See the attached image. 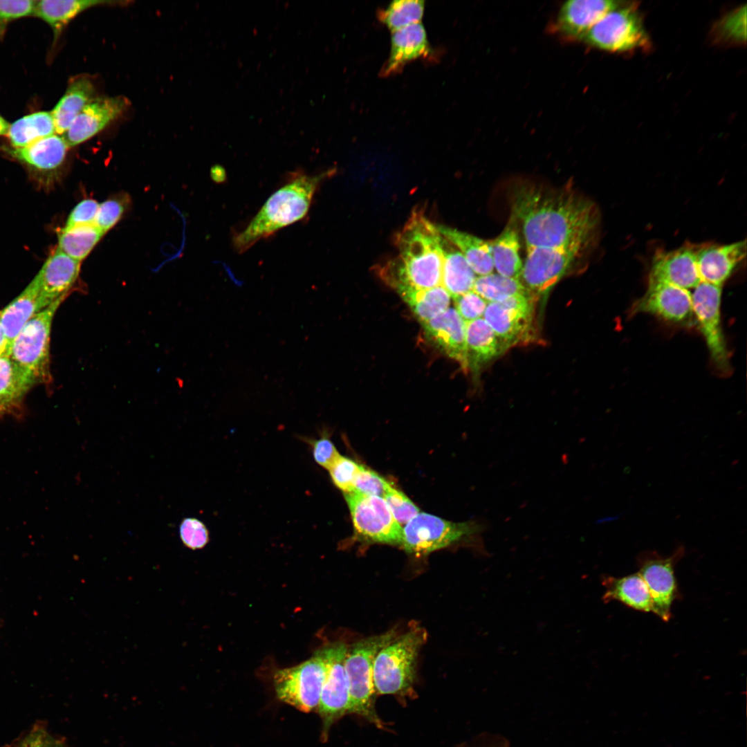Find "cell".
<instances>
[{
    "mask_svg": "<svg viewBox=\"0 0 747 747\" xmlns=\"http://www.w3.org/2000/svg\"><path fill=\"white\" fill-rule=\"evenodd\" d=\"M8 342L4 333V331L1 324V310H0V354H2L8 351Z\"/></svg>",
    "mask_w": 747,
    "mask_h": 747,
    "instance_id": "48",
    "label": "cell"
},
{
    "mask_svg": "<svg viewBox=\"0 0 747 747\" xmlns=\"http://www.w3.org/2000/svg\"><path fill=\"white\" fill-rule=\"evenodd\" d=\"M468 366L474 369L496 358L504 349L483 318L465 322Z\"/></svg>",
    "mask_w": 747,
    "mask_h": 747,
    "instance_id": "29",
    "label": "cell"
},
{
    "mask_svg": "<svg viewBox=\"0 0 747 747\" xmlns=\"http://www.w3.org/2000/svg\"><path fill=\"white\" fill-rule=\"evenodd\" d=\"M427 335L461 367L469 368L465 339V322L455 308L444 312L421 324Z\"/></svg>",
    "mask_w": 747,
    "mask_h": 747,
    "instance_id": "19",
    "label": "cell"
},
{
    "mask_svg": "<svg viewBox=\"0 0 747 747\" xmlns=\"http://www.w3.org/2000/svg\"><path fill=\"white\" fill-rule=\"evenodd\" d=\"M432 52L425 27L421 22L392 32L389 56L380 71V75L398 73L409 62L431 56Z\"/></svg>",
    "mask_w": 747,
    "mask_h": 747,
    "instance_id": "21",
    "label": "cell"
},
{
    "mask_svg": "<svg viewBox=\"0 0 747 747\" xmlns=\"http://www.w3.org/2000/svg\"><path fill=\"white\" fill-rule=\"evenodd\" d=\"M179 536L183 544L192 550L203 548L210 540L207 527L194 517H186L181 521Z\"/></svg>",
    "mask_w": 747,
    "mask_h": 747,
    "instance_id": "41",
    "label": "cell"
},
{
    "mask_svg": "<svg viewBox=\"0 0 747 747\" xmlns=\"http://www.w3.org/2000/svg\"><path fill=\"white\" fill-rule=\"evenodd\" d=\"M357 535L367 542L401 544L403 528L385 499L358 492L344 493Z\"/></svg>",
    "mask_w": 747,
    "mask_h": 747,
    "instance_id": "11",
    "label": "cell"
},
{
    "mask_svg": "<svg viewBox=\"0 0 747 747\" xmlns=\"http://www.w3.org/2000/svg\"><path fill=\"white\" fill-rule=\"evenodd\" d=\"M129 106L123 96L96 97L73 120L62 135L69 148L97 135L120 118Z\"/></svg>",
    "mask_w": 747,
    "mask_h": 747,
    "instance_id": "16",
    "label": "cell"
},
{
    "mask_svg": "<svg viewBox=\"0 0 747 747\" xmlns=\"http://www.w3.org/2000/svg\"><path fill=\"white\" fill-rule=\"evenodd\" d=\"M334 172L331 169L312 175L293 173L270 195L246 228L233 236L235 250L243 253L258 241L303 219L308 213L320 185Z\"/></svg>",
    "mask_w": 747,
    "mask_h": 747,
    "instance_id": "3",
    "label": "cell"
},
{
    "mask_svg": "<svg viewBox=\"0 0 747 747\" xmlns=\"http://www.w3.org/2000/svg\"><path fill=\"white\" fill-rule=\"evenodd\" d=\"M396 290L421 324L444 312L450 303L451 296L442 286L425 290L400 287Z\"/></svg>",
    "mask_w": 747,
    "mask_h": 747,
    "instance_id": "32",
    "label": "cell"
},
{
    "mask_svg": "<svg viewBox=\"0 0 747 747\" xmlns=\"http://www.w3.org/2000/svg\"><path fill=\"white\" fill-rule=\"evenodd\" d=\"M362 465L353 460L340 456L329 470L333 483L344 493L354 492V484Z\"/></svg>",
    "mask_w": 747,
    "mask_h": 747,
    "instance_id": "40",
    "label": "cell"
},
{
    "mask_svg": "<svg viewBox=\"0 0 747 747\" xmlns=\"http://www.w3.org/2000/svg\"><path fill=\"white\" fill-rule=\"evenodd\" d=\"M426 637L425 630L416 627L397 636L378 653L373 669L377 694H398L409 691L414 681L418 652Z\"/></svg>",
    "mask_w": 747,
    "mask_h": 747,
    "instance_id": "5",
    "label": "cell"
},
{
    "mask_svg": "<svg viewBox=\"0 0 747 747\" xmlns=\"http://www.w3.org/2000/svg\"><path fill=\"white\" fill-rule=\"evenodd\" d=\"M347 648L344 643L322 648L326 673L317 710L322 719L325 735L334 721L349 712V690L344 667Z\"/></svg>",
    "mask_w": 747,
    "mask_h": 747,
    "instance_id": "14",
    "label": "cell"
},
{
    "mask_svg": "<svg viewBox=\"0 0 747 747\" xmlns=\"http://www.w3.org/2000/svg\"><path fill=\"white\" fill-rule=\"evenodd\" d=\"M440 247L442 254L441 282L444 288L452 298L472 290L477 277L464 256L441 234Z\"/></svg>",
    "mask_w": 747,
    "mask_h": 747,
    "instance_id": "26",
    "label": "cell"
},
{
    "mask_svg": "<svg viewBox=\"0 0 747 747\" xmlns=\"http://www.w3.org/2000/svg\"><path fill=\"white\" fill-rule=\"evenodd\" d=\"M326 673L322 648L306 661L278 670L273 676L277 696L282 701L299 710H317Z\"/></svg>",
    "mask_w": 747,
    "mask_h": 747,
    "instance_id": "9",
    "label": "cell"
},
{
    "mask_svg": "<svg viewBox=\"0 0 747 747\" xmlns=\"http://www.w3.org/2000/svg\"><path fill=\"white\" fill-rule=\"evenodd\" d=\"M94 81L86 75L72 77L66 90L53 109L56 133L62 135L81 111L95 98Z\"/></svg>",
    "mask_w": 747,
    "mask_h": 747,
    "instance_id": "25",
    "label": "cell"
},
{
    "mask_svg": "<svg viewBox=\"0 0 747 747\" xmlns=\"http://www.w3.org/2000/svg\"><path fill=\"white\" fill-rule=\"evenodd\" d=\"M440 237L437 225L421 210L414 211L396 237L398 255L384 266L383 277L396 289L425 290L440 286Z\"/></svg>",
    "mask_w": 747,
    "mask_h": 747,
    "instance_id": "2",
    "label": "cell"
},
{
    "mask_svg": "<svg viewBox=\"0 0 747 747\" xmlns=\"http://www.w3.org/2000/svg\"><path fill=\"white\" fill-rule=\"evenodd\" d=\"M456 311L465 322L483 316L488 302L472 290L454 298Z\"/></svg>",
    "mask_w": 747,
    "mask_h": 747,
    "instance_id": "43",
    "label": "cell"
},
{
    "mask_svg": "<svg viewBox=\"0 0 747 747\" xmlns=\"http://www.w3.org/2000/svg\"><path fill=\"white\" fill-rule=\"evenodd\" d=\"M674 323H688L694 315L692 292L662 282H648L647 291L632 308Z\"/></svg>",
    "mask_w": 747,
    "mask_h": 747,
    "instance_id": "17",
    "label": "cell"
},
{
    "mask_svg": "<svg viewBox=\"0 0 747 747\" xmlns=\"http://www.w3.org/2000/svg\"><path fill=\"white\" fill-rule=\"evenodd\" d=\"M383 499L394 518L400 526L405 525L420 513L419 508L409 498L392 486L387 489Z\"/></svg>",
    "mask_w": 747,
    "mask_h": 747,
    "instance_id": "39",
    "label": "cell"
},
{
    "mask_svg": "<svg viewBox=\"0 0 747 747\" xmlns=\"http://www.w3.org/2000/svg\"><path fill=\"white\" fill-rule=\"evenodd\" d=\"M10 124L1 116H0V136H7Z\"/></svg>",
    "mask_w": 747,
    "mask_h": 747,
    "instance_id": "49",
    "label": "cell"
},
{
    "mask_svg": "<svg viewBox=\"0 0 747 747\" xmlns=\"http://www.w3.org/2000/svg\"><path fill=\"white\" fill-rule=\"evenodd\" d=\"M511 206L526 247L555 248L593 238L599 223L596 205L570 190L520 185L513 193Z\"/></svg>",
    "mask_w": 747,
    "mask_h": 747,
    "instance_id": "1",
    "label": "cell"
},
{
    "mask_svg": "<svg viewBox=\"0 0 747 747\" xmlns=\"http://www.w3.org/2000/svg\"><path fill=\"white\" fill-rule=\"evenodd\" d=\"M16 747H64L60 742L42 729L32 730Z\"/></svg>",
    "mask_w": 747,
    "mask_h": 747,
    "instance_id": "47",
    "label": "cell"
},
{
    "mask_svg": "<svg viewBox=\"0 0 747 747\" xmlns=\"http://www.w3.org/2000/svg\"><path fill=\"white\" fill-rule=\"evenodd\" d=\"M684 553V547L680 546L668 557L652 551H644L637 557L638 573L652 598V612L664 621L670 619L672 605L679 597L674 566Z\"/></svg>",
    "mask_w": 747,
    "mask_h": 747,
    "instance_id": "13",
    "label": "cell"
},
{
    "mask_svg": "<svg viewBox=\"0 0 747 747\" xmlns=\"http://www.w3.org/2000/svg\"><path fill=\"white\" fill-rule=\"evenodd\" d=\"M534 306L531 294L488 302L483 319L504 349L527 339L531 331Z\"/></svg>",
    "mask_w": 747,
    "mask_h": 747,
    "instance_id": "15",
    "label": "cell"
},
{
    "mask_svg": "<svg viewBox=\"0 0 747 747\" xmlns=\"http://www.w3.org/2000/svg\"><path fill=\"white\" fill-rule=\"evenodd\" d=\"M103 0H42L36 1L33 15L48 24L55 35L84 10L97 6L121 3Z\"/></svg>",
    "mask_w": 747,
    "mask_h": 747,
    "instance_id": "30",
    "label": "cell"
},
{
    "mask_svg": "<svg viewBox=\"0 0 747 747\" xmlns=\"http://www.w3.org/2000/svg\"><path fill=\"white\" fill-rule=\"evenodd\" d=\"M35 3L33 0H0V37L9 22L33 15Z\"/></svg>",
    "mask_w": 747,
    "mask_h": 747,
    "instance_id": "44",
    "label": "cell"
},
{
    "mask_svg": "<svg viewBox=\"0 0 747 747\" xmlns=\"http://www.w3.org/2000/svg\"><path fill=\"white\" fill-rule=\"evenodd\" d=\"M425 10L421 0H394L377 12L378 19L391 32L421 22Z\"/></svg>",
    "mask_w": 747,
    "mask_h": 747,
    "instance_id": "36",
    "label": "cell"
},
{
    "mask_svg": "<svg viewBox=\"0 0 747 747\" xmlns=\"http://www.w3.org/2000/svg\"><path fill=\"white\" fill-rule=\"evenodd\" d=\"M55 133V125L51 112L37 111L12 123L6 136L12 147L21 148Z\"/></svg>",
    "mask_w": 747,
    "mask_h": 747,
    "instance_id": "33",
    "label": "cell"
},
{
    "mask_svg": "<svg viewBox=\"0 0 747 747\" xmlns=\"http://www.w3.org/2000/svg\"><path fill=\"white\" fill-rule=\"evenodd\" d=\"M622 1L608 0H569L561 7L555 27L570 39H582L602 16Z\"/></svg>",
    "mask_w": 747,
    "mask_h": 747,
    "instance_id": "22",
    "label": "cell"
},
{
    "mask_svg": "<svg viewBox=\"0 0 747 747\" xmlns=\"http://www.w3.org/2000/svg\"><path fill=\"white\" fill-rule=\"evenodd\" d=\"M391 484L376 472L361 466L354 484V492L383 498Z\"/></svg>",
    "mask_w": 747,
    "mask_h": 747,
    "instance_id": "42",
    "label": "cell"
},
{
    "mask_svg": "<svg viewBox=\"0 0 747 747\" xmlns=\"http://www.w3.org/2000/svg\"><path fill=\"white\" fill-rule=\"evenodd\" d=\"M472 290L487 302H498L515 295L531 294L519 279L493 273L477 277Z\"/></svg>",
    "mask_w": 747,
    "mask_h": 747,
    "instance_id": "35",
    "label": "cell"
},
{
    "mask_svg": "<svg viewBox=\"0 0 747 747\" xmlns=\"http://www.w3.org/2000/svg\"><path fill=\"white\" fill-rule=\"evenodd\" d=\"M35 384L8 352L0 354V421L7 416L24 418L25 397Z\"/></svg>",
    "mask_w": 747,
    "mask_h": 747,
    "instance_id": "20",
    "label": "cell"
},
{
    "mask_svg": "<svg viewBox=\"0 0 747 747\" xmlns=\"http://www.w3.org/2000/svg\"><path fill=\"white\" fill-rule=\"evenodd\" d=\"M396 637L393 629L361 640L347 648L344 658L349 690L348 713L361 716L379 728L382 723L375 709L374 663L378 653Z\"/></svg>",
    "mask_w": 747,
    "mask_h": 747,
    "instance_id": "4",
    "label": "cell"
},
{
    "mask_svg": "<svg viewBox=\"0 0 747 747\" xmlns=\"http://www.w3.org/2000/svg\"><path fill=\"white\" fill-rule=\"evenodd\" d=\"M721 286L701 282L692 292L694 315L710 358L721 372L730 371V358L721 324Z\"/></svg>",
    "mask_w": 747,
    "mask_h": 747,
    "instance_id": "12",
    "label": "cell"
},
{
    "mask_svg": "<svg viewBox=\"0 0 747 747\" xmlns=\"http://www.w3.org/2000/svg\"><path fill=\"white\" fill-rule=\"evenodd\" d=\"M438 229L460 250L475 274L482 276L493 273L490 241L450 227L440 225Z\"/></svg>",
    "mask_w": 747,
    "mask_h": 747,
    "instance_id": "31",
    "label": "cell"
},
{
    "mask_svg": "<svg viewBox=\"0 0 747 747\" xmlns=\"http://www.w3.org/2000/svg\"><path fill=\"white\" fill-rule=\"evenodd\" d=\"M44 308L40 280L37 274L19 295L1 310V324L8 348L24 325Z\"/></svg>",
    "mask_w": 747,
    "mask_h": 747,
    "instance_id": "23",
    "label": "cell"
},
{
    "mask_svg": "<svg viewBox=\"0 0 747 747\" xmlns=\"http://www.w3.org/2000/svg\"><path fill=\"white\" fill-rule=\"evenodd\" d=\"M602 584L605 588L602 596L605 603L618 600L634 609L652 612L649 589L638 572L622 578L603 575Z\"/></svg>",
    "mask_w": 747,
    "mask_h": 747,
    "instance_id": "27",
    "label": "cell"
},
{
    "mask_svg": "<svg viewBox=\"0 0 747 747\" xmlns=\"http://www.w3.org/2000/svg\"><path fill=\"white\" fill-rule=\"evenodd\" d=\"M746 6L729 13L714 28L715 39L727 43L745 44Z\"/></svg>",
    "mask_w": 747,
    "mask_h": 747,
    "instance_id": "37",
    "label": "cell"
},
{
    "mask_svg": "<svg viewBox=\"0 0 747 747\" xmlns=\"http://www.w3.org/2000/svg\"><path fill=\"white\" fill-rule=\"evenodd\" d=\"M80 265L81 262L57 248L48 257L37 273L44 308L59 299H66L79 277Z\"/></svg>",
    "mask_w": 747,
    "mask_h": 747,
    "instance_id": "18",
    "label": "cell"
},
{
    "mask_svg": "<svg viewBox=\"0 0 747 747\" xmlns=\"http://www.w3.org/2000/svg\"><path fill=\"white\" fill-rule=\"evenodd\" d=\"M98 207L99 203L94 199H86L81 201L71 212L64 228L94 224Z\"/></svg>",
    "mask_w": 747,
    "mask_h": 747,
    "instance_id": "46",
    "label": "cell"
},
{
    "mask_svg": "<svg viewBox=\"0 0 747 747\" xmlns=\"http://www.w3.org/2000/svg\"><path fill=\"white\" fill-rule=\"evenodd\" d=\"M483 530L475 521L453 522L418 513L403 528L401 545L408 553L422 556L462 541L481 542Z\"/></svg>",
    "mask_w": 747,
    "mask_h": 747,
    "instance_id": "7",
    "label": "cell"
},
{
    "mask_svg": "<svg viewBox=\"0 0 747 747\" xmlns=\"http://www.w3.org/2000/svg\"><path fill=\"white\" fill-rule=\"evenodd\" d=\"M69 149L62 135L55 133L21 148H6L17 160L39 171H53L64 163Z\"/></svg>",
    "mask_w": 747,
    "mask_h": 747,
    "instance_id": "24",
    "label": "cell"
},
{
    "mask_svg": "<svg viewBox=\"0 0 747 747\" xmlns=\"http://www.w3.org/2000/svg\"><path fill=\"white\" fill-rule=\"evenodd\" d=\"M518 224L511 216L502 232L490 241L494 270L505 277L519 279L523 264L519 256Z\"/></svg>",
    "mask_w": 747,
    "mask_h": 747,
    "instance_id": "28",
    "label": "cell"
},
{
    "mask_svg": "<svg viewBox=\"0 0 747 747\" xmlns=\"http://www.w3.org/2000/svg\"><path fill=\"white\" fill-rule=\"evenodd\" d=\"M127 205L128 199L124 196L103 201L99 204L94 225L104 234L120 221Z\"/></svg>",
    "mask_w": 747,
    "mask_h": 747,
    "instance_id": "38",
    "label": "cell"
},
{
    "mask_svg": "<svg viewBox=\"0 0 747 747\" xmlns=\"http://www.w3.org/2000/svg\"><path fill=\"white\" fill-rule=\"evenodd\" d=\"M62 298L35 314L11 342L8 353L36 384L50 386V340L54 315Z\"/></svg>",
    "mask_w": 747,
    "mask_h": 747,
    "instance_id": "6",
    "label": "cell"
},
{
    "mask_svg": "<svg viewBox=\"0 0 747 747\" xmlns=\"http://www.w3.org/2000/svg\"><path fill=\"white\" fill-rule=\"evenodd\" d=\"M585 237L559 247H526V257L521 277L530 291L544 294L564 276L574 261L591 243Z\"/></svg>",
    "mask_w": 747,
    "mask_h": 747,
    "instance_id": "10",
    "label": "cell"
},
{
    "mask_svg": "<svg viewBox=\"0 0 747 747\" xmlns=\"http://www.w3.org/2000/svg\"><path fill=\"white\" fill-rule=\"evenodd\" d=\"M304 439L311 445L313 456L316 463L327 470H329L341 456L326 434H322L318 439Z\"/></svg>",
    "mask_w": 747,
    "mask_h": 747,
    "instance_id": "45",
    "label": "cell"
},
{
    "mask_svg": "<svg viewBox=\"0 0 747 747\" xmlns=\"http://www.w3.org/2000/svg\"><path fill=\"white\" fill-rule=\"evenodd\" d=\"M104 234L94 225L63 228L59 232L57 249L81 262L91 252Z\"/></svg>",
    "mask_w": 747,
    "mask_h": 747,
    "instance_id": "34",
    "label": "cell"
},
{
    "mask_svg": "<svg viewBox=\"0 0 747 747\" xmlns=\"http://www.w3.org/2000/svg\"><path fill=\"white\" fill-rule=\"evenodd\" d=\"M483 747H508V746L506 745V742L504 741V739H502L501 741L497 740L494 742L492 741L487 744V746H484Z\"/></svg>",
    "mask_w": 747,
    "mask_h": 747,
    "instance_id": "50",
    "label": "cell"
},
{
    "mask_svg": "<svg viewBox=\"0 0 747 747\" xmlns=\"http://www.w3.org/2000/svg\"><path fill=\"white\" fill-rule=\"evenodd\" d=\"M582 39L589 45L609 52L646 49L649 45L636 4L624 1L602 16Z\"/></svg>",
    "mask_w": 747,
    "mask_h": 747,
    "instance_id": "8",
    "label": "cell"
}]
</instances>
